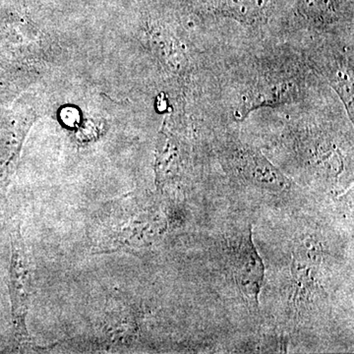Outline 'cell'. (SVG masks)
<instances>
[{
    "label": "cell",
    "mask_w": 354,
    "mask_h": 354,
    "mask_svg": "<svg viewBox=\"0 0 354 354\" xmlns=\"http://www.w3.org/2000/svg\"><path fill=\"white\" fill-rule=\"evenodd\" d=\"M235 279L246 297L257 299L263 279L264 266L254 247L251 235H247L239 246L235 259Z\"/></svg>",
    "instance_id": "2"
},
{
    "label": "cell",
    "mask_w": 354,
    "mask_h": 354,
    "mask_svg": "<svg viewBox=\"0 0 354 354\" xmlns=\"http://www.w3.org/2000/svg\"><path fill=\"white\" fill-rule=\"evenodd\" d=\"M300 9L305 15L316 19H325L335 15L334 0H301Z\"/></svg>",
    "instance_id": "6"
},
{
    "label": "cell",
    "mask_w": 354,
    "mask_h": 354,
    "mask_svg": "<svg viewBox=\"0 0 354 354\" xmlns=\"http://www.w3.org/2000/svg\"><path fill=\"white\" fill-rule=\"evenodd\" d=\"M195 12L203 16L232 18L246 25L266 22L272 0H192Z\"/></svg>",
    "instance_id": "1"
},
{
    "label": "cell",
    "mask_w": 354,
    "mask_h": 354,
    "mask_svg": "<svg viewBox=\"0 0 354 354\" xmlns=\"http://www.w3.org/2000/svg\"><path fill=\"white\" fill-rule=\"evenodd\" d=\"M16 246L15 255V279H14V288H15L16 299L14 300L17 304V316L20 321V327L25 332L24 317L26 310H27L28 290H29V270H28L27 258L25 256V251L23 249L22 241H21L19 234L15 241Z\"/></svg>",
    "instance_id": "5"
},
{
    "label": "cell",
    "mask_w": 354,
    "mask_h": 354,
    "mask_svg": "<svg viewBox=\"0 0 354 354\" xmlns=\"http://www.w3.org/2000/svg\"><path fill=\"white\" fill-rule=\"evenodd\" d=\"M297 84L293 81H274L258 85L244 95L236 114L239 118H244L247 114L261 106H274L290 102L297 97Z\"/></svg>",
    "instance_id": "3"
},
{
    "label": "cell",
    "mask_w": 354,
    "mask_h": 354,
    "mask_svg": "<svg viewBox=\"0 0 354 354\" xmlns=\"http://www.w3.org/2000/svg\"><path fill=\"white\" fill-rule=\"evenodd\" d=\"M241 160L244 174L257 185L274 191H281L288 187V180L260 153L246 151Z\"/></svg>",
    "instance_id": "4"
}]
</instances>
